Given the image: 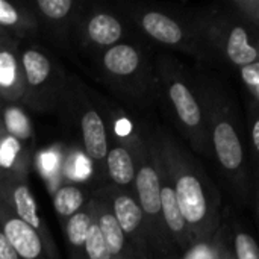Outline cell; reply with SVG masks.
Returning a JSON list of instances; mask_svg holds the SVG:
<instances>
[{"mask_svg": "<svg viewBox=\"0 0 259 259\" xmlns=\"http://www.w3.org/2000/svg\"><path fill=\"white\" fill-rule=\"evenodd\" d=\"M171 179L179 211L194 244L212 240L220 223V196L194 156L168 132L156 129L144 135Z\"/></svg>", "mask_w": 259, "mask_h": 259, "instance_id": "cell-1", "label": "cell"}, {"mask_svg": "<svg viewBox=\"0 0 259 259\" xmlns=\"http://www.w3.org/2000/svg\"><path fill=\"white\" fill-rule=\"evenodd\" d=\"M196 91L203 106V114L208 126L209 143L214 155L226 173L229 181L241 193L249 196V176L246 168L244 144L241 132L235 120V112L223 99L219 90H211L209 85H196Z\"/></svg>", "mask_w": 259, "mask_h": 259, "instance_id": "cell-2", "label": "cell"}, {"mask_svg": "<svg viewBox=\"0 0 259 259\" xmlns=\"http://www.w3.org/2000/svg\"><path fill=\"white\" fill-rule=\"evenodd\" d=\"M191 27L202 49L217 52L231 65L241 68L259 62L256 27L235 11L197 14Z\"/></svg>", "mask_w": 259, "mask_h": 259, "instance_id": "cell-3", "label": "cell"}, {"mask_svg": "<svg viewBox=\"0 0 259 259\" xmlns=\"http://www.w3.org/2000/svg\"><path fill=\"white\" fill-rule=\"evenodd\" d=\"M127 149L131 150L134 161H135V181L134 187L137 191V202L144 217V226L149 237L152 259H162L170 255L175 249L164 220H162V209H161V199H159V178L158 170L147 147L144 137L132 135L127 143Z\"/></svg>", "mask_w": 259, "mask_h": 259, "instance_id": "cell-4", "label": "cell"}, {"mask_svg": "<svg viewBox=\"0 0 259 259\" xmlns=\"http://www.w3.org/2000/svg\"><path fill=\"white\" fill-rule=\"evenodd\" d=\"M159 77L164 83L167 99L184 135L196 150L206 153V147L209 146V135L203 106L197 91L193 90L185 74L181 73L179 67L170 59H161Z\"/></svg>", "mask_w": 259, "mask_h": 259, "instance_id": "cell-5", "label": "cell"}, {"mask_svg": "<svg viewBox=\"0 0 259 259\" xmlns=\"http://www.w3.org/2000/svg\"><path fill=\"white\" fill-rule=\"evenodd\" d=\"M23 76L21 100L35 111H46L53 106L58 99L53 64L38 49H26L20 56Z\"/></svg>", "mask_w": 259, "mask_h": 259, "instance_id": "cell-6", "label": "cell"}, {"mask_svg": "<svg viewBox=\"0 0 259 259\" xmlns=\"http://www.w3.org/2000/svg\"><path fill=\"white\" fill-rule=\"evenodd\" d=\"M0 203L38 232L47 255L55 252L47 228L38 214L36 202L24 179V175L17 173V170L0 167Z\"/></svg>", "mask_w": 259, "mask_h": 259, "instance_id": "cell-7", "label": "cell"}, {"mask_svg": "<svg viewBox=\"0 0 259 259\" xmlns=\"http://www.w3.org/2000/svg\"><path fill=\"white\" fill-rule=\"evenodd\" d=\"M97 196H100L109 206L118 228L134 246L141 259H152L149 237L144 226V217L135 197L127 191L117 187H106Z\"/></svg>", "mask_w": 259, "mask_h": 259, "instance_id": "cell-8", "label": "cell"}, {"mask_svg": "<svg viewBox=\"0 0 259 259\" xmlns=\"http://www.w3.org/2000/svg\"><path fill=\"white\" fill-rule=\"evenodd\" d=\"M134 18L144 33L159 44L176 47L178 50L191 55H199L202 47L193 27L188 30L173 17L155 9L137 11L134 12Z\"/></svg>", "mask_w": 259, "mask_h": 259, "instance_id": "cell-9", "label": "cell"}, {"mask_svg": "<svg viewBox=\"0 0 259 259\" xmlns=\"http://www.w3.org/2000/svg\"><path fill=\"white\" fill-rule=\"evenodd\" d=\"M147 147L150 150V155H152L153 162H155L156 170H158L162 220H164L168 238H170L173 247L176 246L182 252H188L196 244H194L193 237L190 234V229H188V226H187V223H185V220H184V217H182V214L179 211V206H178V202H176V196H175V190H173V185H171V179H170V176L167 173V168L164 167L162 161L155 153V150L149 146V143H147Z\"/></svg>", "mask_w": 259, "mask_h": 259, "instance_id": "cell-10", "label": "cell"}, {"mask_svg": "<svg viewBox=\"0 0 259 259\" xmlns=\"http://www.w3.org/2000/svg\"><path fill=\"white\" fill-rule=\"evenodd\" d=\"M0 231L20 259H41L46 253L38 232L0 203Z\"/></svg>", "mask_w": 259, "mask_h": 259, "instance_id": "cell-11", "label": "cell"}, {"mask_svg": "<svg viewBox=\"0 0 259 259\" xmlns=\"http://www.w3.org/2000/svg\"><path fill=\"white\" fill-rule=\"evenodd\" d=\"M88 203L93 208L94 219L99 225L100 234L112 259H141L134 246L127 241V238L118 228L108 203L100 196L91 197Z\"/></svg>", "mask_w": 259, "mask_h": 259, "instance_id": "cell-12", "label": "cell"}, {"mask_svg": "<svg viewBox=\"0 0 259 259\" xmlns=\"http://www.w3.org/2000/svg\"><path fill=\"white\" fill-rule=\"evenodd\" d=\"M79 127L87 156L97 165L105 164V158L109 149L108 131L103 117L90 103H85L79 118Z\"/></svg>", "mask_w": 259, "mask_h": 259, "instance_id": "cell-13", "label": "cell"}, {"mask_svg": "<svg viewBox=\"0 0 259 259\" xmlns=\"http://www.w3.org/2000/svg\"><path fill=\"white\" fill-rule=\"evenodd\" d=\"M102 65L111 77L126 82V79L137 77L141 73L144 58L138 47L118 42L105 50L102 56Z\"/></svg>", "mask_w": 259, "mask_h": 259, "instance_id": "cell-14", "label": "cell"}, {"mask_svg": "<svg viewBox=\"0 0 259 259\" xmlns=\"http://www.w3.org/2000/svg\"><path fill=\"white\" fill-rule=\"evenodd\" d=\"M23 76L20 58H17L15 42L11 41L0 49V97L17 102L23 97Z\"/></svg>", "mask_w": 259, "mask_h": 259, "instance_id": "cell-15", "label": "cell"}, {"mask_svg": "<svg viewBox=\"0 0 259 259\" xmlns=\"http://www.w3.org/2000/svg\"><path fill=\"white\" fill-rule=\"evenodd\" d=\"M105 165L112 187L126 190L134 187L135 181V161L126 144H114L108 149Z\"/></svg>", "mask_w": 259, "mask_h": 259, "instance_id": "cell-16", "label": "cell"}, {"mask_svg": "<svg viewBox=\"0 0 259 259\" xmlns=\"http://www.w3.org/2000/svg\"><path fill=\"white\" fill-rule=\"evenodd\" d=\"M87 38L99 47H112L123 36V26L117 17L108 12H96L85 23Z\"/></svg>", "mask_w": 259, "mask_h": 259, "instance_id": "cell-17", "label": "cell"}, {"mask_svg": "<svg viewBox=\"0 0 259 259\" xmlns=\"http://www.w3.org/2000/svg\"><path fill=\"white\" fill-rule=\"evenodd\" d=\"M93 222V209L88 203L65 223L67 244L71 252V259H85V240Z\"/></svg>", "mask_w": 259, "mask_h": 259, "instance_id": "cell-18", "label": "cell"}, {"mask_svg": "<svg viewBox=\"0 0 259 259\" xmlns=\"http://www.w3.org/2000/svg\"><path fill=\"white\" fill-rule=\"evenodd\" d=\"M36 20L35 15L17 5H12L6 0H0V27L8 33H23L35 29Z\"/></svg>", "mask_w": 259, "mask_h": 259, "instance_id": "cell-19", "label": "cell"}, {"mask_svg": "<svg viewBox=\"0 0 259 259\" xmlns=\"http://www.w3.org/2000/svg\"><path fill=\"white\" fill-rule=\"evenodd\" d=\"M83 206H85L83 191L76 185H62L53 194V209L64 220H68Z\"/></svg>", "mask_w": 259, "mask_h": 259, "instance_id": "cell-20", "label": "cell"}, {"mask_svg": "<svg viewBox=\"0 0 259 259\" xmlns=\"http://www.w3.org/2000/svg\"><path fill=\"white\" fill-rule=\"evenodd\" d=\"M85 259H112L106 244H105V240L100 234V229L94 219V214H93V222L90 225L87 240H85Z\"/></svg>", "mask_w": 259, "mask_h": 259, "instance_id": "cell-21", "label": "cell"}, {"mask_svg": "<svg viewBox=\"0 0 259 259\" xmlns=\"http://www.w3.org/2000/svg\"><path fill=\"white\" fill-rule=\"evenodd\" d=\"M76 3L73 0H38L35 2V8L38 12L47 18L49 21H62L65 20Z\"/></svg>", "mask_w": 259, "mask_h": 259, "instance_id": "cell-22", "label": "cell"}, {"mask_svg": "<svg viewBox=\"0 0 259 259\" xmlns=\"http://www.w3.org/2000/svg\"><path fill=\"white\" fill-rule=\"evenodd\" d=\"M235 259H259V247L249 232H237L234 237Z\"/></svg>", "mask_w": 259, "mask_h": 259, "instance_id": "cell-23", "label": "cell"}, {"mask_svg": "<svg viewBox=\"0 0 259 259\" xmlns=\"http://www.w3.org/2000/svg\"><path fill=\"white\" fill-rule=\"evenodd\" d=\"M240 70V77L247 88V93L250 94L253 105L258 106L259 100V62H253L250 65L241 67Z\"/></svg>", "mask_w": 259, "mask_h": 259, "instance_id": "cell-24", "label": "cell"}, {"mask_svg": "<svg viewBox=\"0 0 259 259\" xmlns=\"http://www.w3.org/2000/svg\"><path fill=\"white\" fill-rule=\"evenodd\" d=\"M250 143H252V150L255 156H258L259 150V117L256 114V109L253 111V117L250 121Z\"/></svg>", "mask_w": 259, "mask_h": 259, "instance_id": "cell-25", "label": "cell"}, {"mask_svg": "<svg viewBox=\"0 0 259 259\" xmlns=\"http://www.w3.org/2000/svg\"><path fill=\"white\" fill-rule=\"evenodd\" d=\"M0 259H20L2 231H0Z\"/></svg>", "mask_w": 259, "mask_h": 259, "instance_id": "cell-26", "label": "cell"}, {"mask_svg": "<svg viewBox=\"0 0 259 259\" xmlns=\"http://www.w3.org/2000/svg\"><path fill=\"white\" fill-rule=\"evenodd\" d=\"M11 41H14L11 36H0V49H2V47H5L6 44H9Z\"/></svg>", "mask_w": 259, "mask_h": 259, "instance_id": "cell-27", "label": "cell"}, {"mask_svg": "<svg viewBox=\"0 0 259 259\" xmlns=\"http://www.w3.org/2000/svg\"><path fill=\"white\" fill-rule=\"evenodd\" d=\"M219 259H234V256H232L228 250H225V252H222V253H220Z\"/></svg>", "mask_w": 259, "mask_h": 259, "instance_id": "cell-28", "label": "cell"}, {"mask_svg": "<svg viewBox=\"0 0 259 259\" xmlns=\"http://www.w3.org/2000/svg\"><path fill=\"white\" fill-rule=\"evenodd\" d=\"M0 36H9V33H8L6 30H3V29L0 27Z\"/></svg>", "mask_w": 259, "mask_h": 259, "instance_id": "cell-29", "label": "cell"}]
</instances>
